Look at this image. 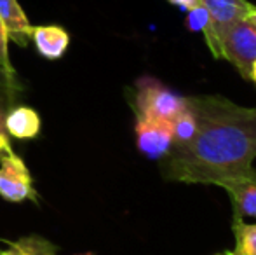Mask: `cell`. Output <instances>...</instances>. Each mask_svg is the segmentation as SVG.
Instances as JSON below:
<instances>
[{
  "label": "cell",
  "mask_w": 256,
  "mask_h": 255,
  "mask_svg": "<svg viewBox=\"0 0 256 255\" xmlns=\"http://www.w3.org/2000/svg\"><path fill=\"white\" fill-rule=\"evenodd\" d=\"M0 86H7V88H10V89H12V91H18L16 88H12V86H10L9 82H7V79L4 77V74H2V72H0Z\"/></svg>",
  "instance_id": "d6986e66"
},
{
  "label": "cell",
  "mask_w": 256,
  "mask_h": 255,
  "mask_svg": "<svg viewBox=\"0 0 256 255\" xmlns=\"http://www.w3.org/2000/svg\"><path fill=\"white\" fill-rule=\"evenodd\" d=\"M228 192L234 206V218L244 220L246 217L256 218V170L244 171L220 184Z\"/></svg>",
  "instance_id": "52a82bcc"
},
{
  "label": "cell",
  "mask_w": 256,
  "mask_h": 255,
  "mask_svg": "<svg viewBox=\"0 0 256 255\" xmlns=\"http://www.w3.org/2000/svg\"><path fill=\"white\" fill-rule=\"evenodd\" d=\"M0 197L9 203L38 199L30 170L14 150L0 157Z\"/></svg>",
  "instance_id": "277c9868"
},
{
  "label": "cell",
  "mask_w": 256,
  "mask_h": 255,
  "mask_svg": "<svg viewBox=\"0 0 256 255\" xmlns=\"http://www.w3.org/2000/svg\"><path fill=\"white\" fill-rule=\"evenodd\" d=\"M136 145L150 159H162L172 147V124L136 116Z\"/></svg>",
  "instance_id": "8992f818"
},
{
  "label": "cell",
  "mask_w": 256,
  "mask_h": 255,
  "mask_svg": "<svg viewBox=\"0 0 256 255\" xmlns=\"http://www.w3.org/2000/svg\"><path fill=\"white\" fill-rule=\"evenodd\" d=\"M0 72L4 74V77L7 79L12 88L20 89L18 84V75H16V68L12 67L9 58V37H7L6 27H4L2 20H0Z\"/></svg>",
  "instance_id": "5bb4252c"
},
{
  "label": "cell",
  "mask_w": 256,
  "mask_h": 255,
  "mask_svg": "<svg viewBox=\"0 0 256 255\" xmlns=\"http://www.w3.org/2000/svg\"><path fill=\"white\" fill-rule=\"evenodd\" d=\"M218 55L239 70L244 79H251L256 62V28L248 20H239L218 30Z\"/></svg>",
  "instance_id": "7a4b0ae2"
},
{
  "label": "cell",
  "mask_w": 256,
  "mask_h": 255,
  "mask_svg": "<svg viewBox=\"0 0 256 255\" xmlns=\"http://www.w3.org/2000/svg\"><path fill=\"white\" fill-rule=\"evenodd\" d=\"M196 117L190 140L172 143L160 159L162 177L183 184L218 185L253 168L256 107H242L220 95L186 98Z\"/></svg>",
  "instance_id": "6da1fadb"
},
{
  "label": "cell",
  "mask_w": 256,
  "mask_h": 255,
  "mask_svg": "<svg viewBox=\"0 0 256 255\" xmlns=\"http://www.w3.org/2000/svg\"><path fill=\"white\" fill-rule=\"evenodd\" d=\"M209 14V27L202 32L204 39L208 42V48L211 49L212 56L218 55V30L234 21L246 20L254 9L253 4L246 0H200Z\"/></svg>",
  "instance_id": "5b68a950"
},
{
  "label": "cell",
  "mask_w": 256,
  "mask_h": 255,
  "mask_svg": "<svg viewBox=\"0 0 256 255\" xmlns=\"http://www.w3.org/2000/svg\"><path fill=\"white\" fill-rule=\"evenodd\" d=\"M0 20L6 27L9 41L26 48L32 39V25L18 0H0Z\"/></svg>",
  "instance_id": "9c48e42d"
},
{
  "label": "cell",
  "mask_w": 256,
  "mask_h": 255,
  "mask_svg": "<svg viewBox=\"0 0 256 255\" xmlns=\"http://www.w3.org/2000/svg\"><path fill=\"white\" fill-rule=\"evenodd\" d=\"M6 129L9 136L18 140L37 138L42 129L40 114L26 105L12 107L6 114Z\"/></svg>",
  "instance_id": "30bf717a"
},
{
  "label": "cell",
  "mask_w": 256,
  "mask_h": 255,
  "mask_svg": "<svg viewBox=\"0 0 256 255\" xmlns=\"http://www.w3.org/2000/svg\"><path fill=\"white\" fill-rule=\"evenodd\" d=\"M32 42L42 58L56 62L70 48V34L60 25H40L32 28Z\"/></svg>",
  "instance_id": "ba28073f"
},
{
  "label": "cell",
  "mask_w": 256,
  "mask_h": 255,
  "mask_svg": "<svg viewBox=\"0 0 256 255\" xmlns=\"http://www.w3.org/2000/svg\"><path fill=\"white\" fill-rule=\"evenodd\" d=\"M171 124H172V140H174L172 143L186 142L196 133V117H194L192 110L188 109V105H186V109Z\"/></svg>",
  "instance_id": "9a60e30c"
},
{
  "label": "cell",
  "mask_w": 256,
  "mask_h": 255,
  "mask_svg": "<svg viewBox=\"0 0 256 255\" xmlns=\"http://www.w3.org/2000/svg\"><path fill=\"white\" fill-rule=\"evenodd\" d=\"M186 109L185 96L176 95L154 77H142L136 82L134 112L148 119L172 123Z\"/></svg>",
  "instance_id": "3957f363"
},
{
  "label": "cell",
  "mask_w": 256,
  "mask_h": 255,
  "mask_svg": "<svg viewBox=\"0 0 256 255\" xmlns=\"http://www.w3.org/2000/svg\"><path fill=\"white\" fill-rule=\"evenodd\" d=\"M236 236V255H256V224H246V220L232 222Z\"/></svg>",
  "instance_id": "7c38bea8"
},
{
  "label": "cell",
  "mask_w": 256,
  "mask_h": 255,
  "mask_svg": "<svg viewBox=\"0 0 256 255\" xmlns=\"http://www.w3.org/2000/svg\"><path fill=\"white\" fill-rule=\"evenodd\" d=\"M186 25H188V28H192V30H199V32H204L206 28L209 27V14L202 4L197 6L196 9L188 11Z\"/></svg>",
  "instance_id": "2e32d148"
},
{
  "label": "cell",
  "mask_w": 256,
  "mask_h": 255,
  "mask_svg": "<svg viewBox=\"0 0 256 255\" xmlns=\"http://www.w3.org/2000/svg\"><path fill=\"white\" fill-rule=\"evenodd\" d=\"M218 255H236V253H232V252H225V253H218Z\"/></svg>",
  "instance_id": "7402d4cb"
},
{
  "label": "cell",
  "mask_w": 256,
  "mask_h": 255,
  "mask_svg": "<svg viewBox=\"0 0 256 255\" xmlns=\"http://www.w3.org/2000/svg\"><path fill=\"white\" fill-rule=\"evenodd\" d=\"M14 93L7 86H0V157L6 156V154L12 152V147L9 142V133L6 129V114L9 109V103L12 102Z\"/></svg>",
  "instance_id": "4fadbf2b"
},
{
  "label": "cell",
  "mask_w": 256,
  "mask_h": 255,
  "mask_svg": "<svg viewBox=\"0 0 256 255\" xmlns=\"http://www.w3.org/2000/svg\"><path fill=\"white\" fill-rule=\"evenodd\" d=\"M171 4H174V6H178V7H182L183 11H192V9H196L197 6H200V0H169Z\"/></svg>",
  "instance_id": "e0dca14e"
},
{
  "label": "cell",
  "mask_w": 256,
  "mask_h": 255,
  "mask_svg": "<svg viewBox=\"0 0 256 255\" xmlns=\"http://www.w3.org/2000/svg\"><path fill=\"white\" fill-rule=\"evenodd\" d=\"M75 255H94L92 252H84V253H75Z\"/></svg>",
  "instance_id": "44dd1931"
},
{
  "label": "cell",
  "mask_w": 256,
  "mask_h": 255,
  "mask_svg": "<svg viewBox=\"0 0 256 255\" xmlns=\"http://www.w3.org/2000/svg\"><path fill=\"white\" fill-rule=\"evenodd\" d=\"M0 255H58V246L42 236L30 234L10 243V248Z\"/></svg>",
  "instance_id": "8fae6325"
},
{
  "label": "cell",
  "mask_w": 256,
  "mask_h": 255,
  "mask_svg": "<svg viewBox=\"0 0 256 255\" xmlns=\"http://www.w3.org/2000/svg\"><path fill=\"white\" fill-rule=\"evenodd\" d=\"M251 81H254L256 82V62L253 65V70H251Z\"/></svg>",
  "instance_id": "ffe728a7"
},
{
  "label": "cell",
  "mask_w": 256,
  "mask_h": 255,
  "mask_svg": "<svg viewBox=\"0 0 256 255\" xmlns=\"http://www.w3.org/2000/svg\"><path fill=\"white\" fill-rule=\"evenodd\" d=\"M246 20H248V21H250V23H251V25H253V27L256 28V7H254V9H253V11H251V14H250V16H248V18H246Z\"/></svg>",
  "instance_id": "ac0fdd59"
}]
</instances>
